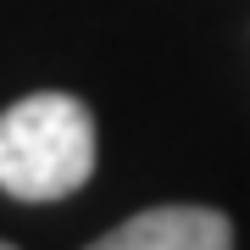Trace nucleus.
<instances>
[{
	"label": "nucleus",
	"mask_w": 250,
	"mask_h": 250,
	"mask_svg": "<svg viewBox=\"0 0 250 250\" xmlns=\"http://www.w3.org/2000/svg\"><path fill=\"white\" fill-rule=\"evenodd\" d=\"M95 172V117L78 95L45 89L0 111V189L11 200H67Z\"/></svg>",
	"instance_id": "nucleus-1"
},
{
	"label": "nucleus",
	"mask_w": 250,
	"mask_h": 250,
	"mask_svg": "<svg viewBox=\"0 0 250 250\" xmlns=\"http://www.w3.org/2000/svg\"><path fill=\"white\" fill-rule=\"evenodd\" d=\"M89 250H233V228L211 206H150L100 233Z\"/></svg>",
	"instance_id": "nucleus-2"
},
{
	"label": "nucleus",
	"mask_w": 250,
	"mask_h": 250,
	"mask_svg": "<svg viewBox=\"0 0 250 250\" xmlns=\"http://www.w3.org/2000/svg\"><path fill=\"white\" fill-rule=\"evenodd\" d=\"M0 250H17V245H6V239H0Z\"/></svg>",
	"instance_id": "nucleus-3"
}]
</instances>
